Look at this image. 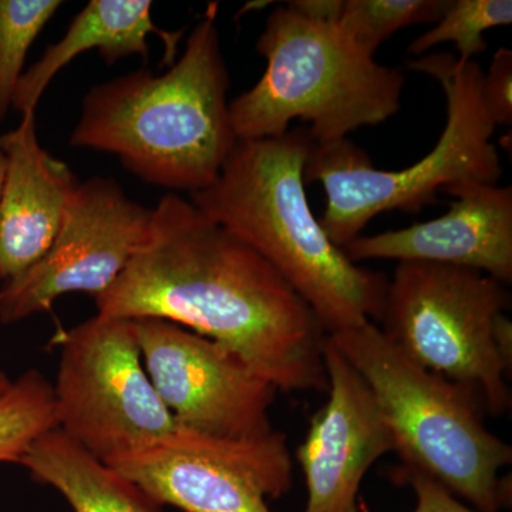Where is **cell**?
I'll use <instances>...</instances> for the list:
<instances>
[{
  "label": "cell",
  "mask_w": 512,
  "mask_h": 512,
  "mask_svg": "<svg viewBox=\"0 0 512 512\" xmlns=\"http://www.w3.org/2000/svg\"><path fill=\"white\" fill-rule=\"evenodd\" d=\"M399 477L412 485L416 494L417 504L413 512H480L458 501L447 487L421 471L402 467Z\"/></svg>",
  "instance_id": "cell-22"
},
{
  "label": "cell",
  "mask_w": 512,
  "mask_h": 512,
  "mask_svg": "<svg viewBox=\"0 0 512 512\" xmlns=\"http://www.w3.org/2000/svg\"><path fill=\"white\" fill-rule=\"evenodd\" d=\"M365 380L404 468L421 471L480 512L510 504L512 447L485 427L476 392L417 365L366 322L328 335Z\"/></svg>",
  "instance_id": "cell-5"
},
{
  "label": "cell",
  "mask_w": 512,
  "mask_h": 512,
  "mask_svg": "<svg viewBox=\"0 0 512 512\" xmlns=\"http://www.w3.org/2000/svg\"><path fill=\"white\" fill-rule=\"evenodd\" d=\"M510 306L507 285L483 272L400 262L387 284L380 330L417 365L473 390L485 412L500 417L511 409V375L494 326Z\"/></svg>",
  "instance_id": "cell-7"
},
{
  "label": "cell",
  "mask_w": 512,
  "mask_h": 512,
  "mask_svg": "<svg viewBox=\"0 0 512 512\" xmlns=\"http://www.w3.org/2000/svg\"><path fill=\"white\" fill-rule=\"evenodd\" d=\"M312 144L306 128L237 140L190 201L268 261L332 335L380 320L389 279L350 261L313 215L303 178Z\"/></svg>",
  "instance_id": "cell-2"
},
{
  "label": "cell",
  "mask_w": 512,
  "mask_h": 512,
  "mask_svg": "<svg viewBox=\"0 0 512 512\" xmlns=\"http://www.w3.org/2000/svg\"><path fill=\"white\" fill-rule=\"evenodd\" d=\"M481 101L494 126L512 124V50L500 47L494 53L481 82Z\"/></svg>",
  "instance_id": "cell-21"
},
{
  "label": "cell",
  "mask_w": 512,
  "mask_h": 512,
  "mask_svg": "<svg viewBox=\"0 0 512 512\" xmlns=\"http://www.w3.org/2000/svg\"><path fill=\"white\" fill-rule=\"evenodd\" d=\"M151 210L131 200L113 178L77 185L52 247L35 265L3 282L0 323L20 322L67 293L94 299L106 292L146 238Z\"/></svg>",
  "instance_id": "cell-11"
},
{
  "label": "cell",
  "mask_w": 512,
  "mask_h": 512,
  "mask_svg": "<svg viewBox=\"0 0 512 512\" xmlns=\"http://www.w3.org/2000/svg\"><path fill=\"white\" fill-rule=\"evenodd\" d=\"M494 340L497 346L498 355L503 360L507 372H512V322L508 319L507 313H501L495 320Z\"/></svg>",
  "instance_id": "cell-23"
},
{
  "label": "cell",
  "mask_w": 512,
  "mask_h": 512,
  "mask_svg": "<svg viewBox=\"0 0 512 512\" xmlns=\"http://www.w3.org/2000/svg\"><path fill=\"white\" fill-rule=\"evenodd\" d=\"M30 476L63 495L74 512H160L136 484L101 463L55 429L33 443L20 461Z\"/></svg>",
  "instance_id": "cell-16"
},
{
  "label": "cell",
  "mask_w": 512,
  "mask_h": 512,
  "mask_svg": "<svg viewBox=\"0 0 512 512\" xmlns=\"http://www.w3.org/2000/svg\"><path fill=\"white\" fill-rule=\"evenodd\" d=\"M10 384L12 382H10L9 377L0 370V394L5 393L9 389Z\"/></svg>",
  "instance_id": "cell-24"
},
{
  "label": "cell",
  "mask_w": 512,
  "mask_h": 512,
  "mask_svg": "<svg viewBox=\"0 0 512 512\" xmlns=\"http://www.w3.org/2000/svg\"><path fill=\"white\" fill-rule=\"evenodd\" d=\"M323 355L329 399L296 451L308 487L303 512H357L367 470L394 443L365 380L329 336Z\"/></svg>",
  "instance_id": "cell-12"
},
{
  "label": "cell",
  "mask_w": 512,
  "mask_h": 512,
  "mask_svg": "<svg viewBox=\"0 0 512 512\" xmlns=\"http://www.w3.org/2000/svg\"><path fill=\"white\" fill-rule=\"evenodd\" d=\"M451 0H336L332 23L360 50L375 57L380 46L404 28L437 23Z\"/></svg>",
  "instance_id": "cell-18"
},
{
  "label": "cell",
  "mask_w": 512,
  "mask_h": 512,
  "mask_svg": "<svg viewBox=\"0 0 512 512\" xmlns=\"http://www.w3.org/2000/svg\"><path fill=\"white\" fill-rule=\"evenodd\" d=\"M62 5L59 0H0V121L12 109L30 46Z\"/></svg>",
  "instance_id": "cell-20"
},
{
  "label": "cell",
  "mask_w": 512,
  "mask_h": 512,
  "mask_svg": "<svg viewBox=\"0 0 512 512\" xmlns=\"http://www.w3.org/2000/svg\"><path fill=\"white\" fill-rule=\"evenodd\" d=\"M6 158L0 153V191H2L3 178H5Z\"/></svg>",
  "instance_id": "cell-25"
},
{
  "label": "cell",
  "mask_w": 512,
  "mask_h": 512,
  "mask_svg": "<svg viewBox=\"0 0 512 512\" xmlns=\"http://www.w3.org/2000/svg\"><path fill=\"white\" fill-rule=\"evenodd\" d=\"M153 3L148 0H92L70 23L59 42L47 47L43 56L20 77L12 109L36 113L49 84L57 73L86 50L97 49L107 64L127 56L147 59L148 36L163 37L168 56H175L183 32L168 33L154 25Z\"/></svg>",
  "instance_id": "cell-15"
},
{
  "label": "cell",
  "mask_w": 512,
  "mask_h": 512,
  "mask_svg": "<svg viewBox=\"0 0 512 512\" xmlns=\"http://www.w3.org/2000/svg\"><path fill=\"white\" fill-rule=\"evenodd\" d=\"M512 22L511 0H451L433 29L416 37L407 52L423 56L433 47L454 43L458 62H471L487 50L484 33Z\"/></svg>",
  "instance_id": "cell-19"
},
{
  "label": "cell",
  "mask_w": 512,
  "mask_h": 512,
  "mask_svg": "<svg viewBox=\"0 0 512 512\" xmlns=\"http://www.w3.org/2000/svg\"><path fill=\"white\" fill-rule=\"evenodd\" d=\"M151 383L181 429L218 439L271 433L278 389L220 343L168 320L134 319Z\"/></svg>",
  "instance_id": "cell-10"
},
{
  "label": "cell",
  "mask_w": 512,
  "mask_h": 512,
  "mask_svg": "<svg viewBox=\"0 0 512 512\" xmlns=\"http://www.w3.org/2000/svg\"><path fill=\"white\" fill-rule=\"evenodd\" d=\"M229 84L211 10L168 72L137 70L93 86L70 146L114 154L144 183L194 194L214 183L237 143Z\"/></svg>",
  "instance_id": "cell-3"
},
{
  "label": "cell",
  "mask_w": 512,
  "mask_h": 512,
  "mask_svg": "<svg viewBox=\"0 0 512 512\" xmlns=\"http://www.w3.org/2000/svg\"><path fill=\"white\" fill-rule=\"evenodd\" d=\"M0 153L6 158L0 191V281L6 282L52 247L80 183L69 165L40 146L36 113L23 114L15 130L0 136Z\"/></svg>",
  "instance_id": "cell-14"
},
{
  "label": "cell",
  "mask_w": 512,
  "mask_h": 512,
  "mask_svg": "<svg viewBox=\"0 0 512 512\" xmlns=\"http://www.w3.org/2000/svg\"><path fill=\"white\" fill-rule=\"evenodd\" d=\"M446 214L412 227L360 235L343 248L350 261L421 262L474 269L512 281V188L464 180L444 188Z\"/></svg>",
  "instance_id": "cell-13"
},
{
  "label": "cell",
  "mask_w": 512,
  "mask_h": 512,
  "mask_svg": "<svg viewBox=\"0 0 512 512\" xmlns=\"http://www.w3.org/2000/svg\"><path fill=\"white\" fill-rule=\"evenodd\" d=\"M106 318L168 320L214 340L281 392H328L312 309L258 252L168 192L143 244L96 299Z\"/></svg>",
  "instance_id": "cell-1"
},
{
  "label": "cell",
  "mask_w": 512,
  "mask_h": 512,
  "mask_svg": "<svg viewBox=\"0 0 512 512\" xmlns=\"http://www.w3.org/2000/svg\"><path fill=\"white\" fill-rule=\"evenodd\" d=\"M55 429L53 384L39 370L23 373L0 394V463L20 464L33 443Z\"/></svg>",
  "instance_id": "cell-17"
},
{
  "label": "cell",
  "mask_w": 512,
  "mask_h": 512,
  "mask_svg": "<svg viewBox=\"0 0 512 512\" xmlns=\"http://www.w3.org/2000/svg\"><path fill=\"white\" fill-rule=\"evenodd\" d=\"M107 466L160 505L184 512H272L288 493L293 463L281 431L228 440L178 429L164 446L113 458Z\"/></svg>",
  "instance_id": "cell-9"
},
{
  "label": "cell",
  "mask_w": 512,
  "mask_h": 512,
  "mask_svg": "<svg viewBox=\"0 0 512 512\" xmlns=\"http://www.w3.org/2000/svg\"><path fill=\"white\" fill-rule=\"evenodd\" d=\"M57 429L101 463L164 446L180 426L143 366L131 319L94 318L63 339Z\"/></svg>",
  "instance_id": "cell-8"
},
{
  "label": "cell",
  "mask_w": 512,
  "mask_h": 512,
  "mask_svg": "<svg viewBox=\"0 0 512 512\" xmlns=\"http://www.w3.org/2000/svg\"><path fill=\"white\" fill-rule=\"evenodd\" d=\"M256 52L266 60L264 74L229 103L237 140L284 136L301 120L313 143H333L384 123L402 106V70L377 63L335 23L289 3L272 10Z\"/></svg>",
  "instance_id": "cell-4"
},
{
  "label": "cell",
  "mask_w": 512,
  "mask_h": 512,
  "mask_svg": "<svg viewBox=\"0 0 512 512\" xmlns=\"http://www.w3.org/2000/svg\"><path fill=\"white\" fill-rule=\"evenodd\" d=\"M407 69L429 74L443 87L447 121L433 150L404 170H379L369 154L348 138L312 144L305 164V184L320 183L326 208L320 225L339 248L362 235L377 215L419 212L437 191L458 181L497 184L503 174L495 126L481 101L483 69L476 60L461 64L448 53L423 55Z\"/></svg>",
  "instance_id": "cell-6"
}]
</instances>
